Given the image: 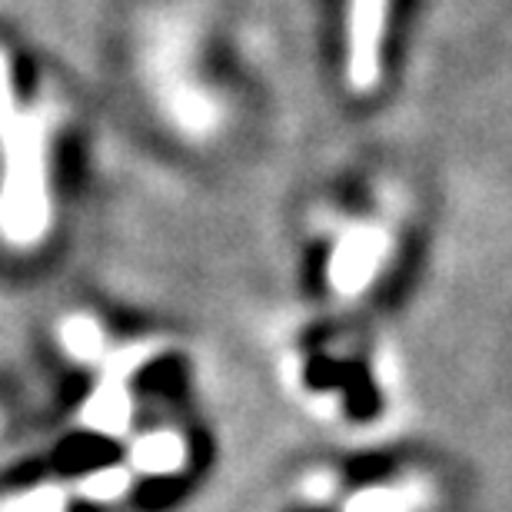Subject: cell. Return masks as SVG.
Masks as SVG:
<instances>
[{
	"mask_svg": "<svg viewBox=\"0 0 512 512\" xmlns=\"http://www.w3.org/2000/svg\"><path fill=\"white\" fill-rule=\"evenodd\" d=\"M44 227V127L17 107L7 60H0V230L10 243H34Z\"/></svg>",
	"mask_w": 512,
	"mask_h": 512,
	"instance_id": "1",
	"label": "cell"
},
{
	"mask_svg": "<svg viewBox=\"0 0 512 512\" xmlns=\"http://www.w3.org/2000/svg\"><path fill=\"white\" fill-rule=\"evenodd\" d=\"M389 0H353L346 24V80L353 90H370L380 80V54Z\"/></svg>",
	"mask_w": 512,
	"mask_h": 512,
	"instance_id": "2",
	"label": "cell"
}]
</instances>
